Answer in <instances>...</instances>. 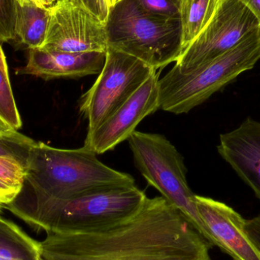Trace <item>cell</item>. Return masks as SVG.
Listing matches in <instances>:
<instances>
[{
	"label": "cell",
	"mask_w": 260,
	"mask_h": 260,
	"mask_svg": "<svg viewBox=\"0 0 260 260\" xmlns=\"http://www.w3.org/2000/svg\"><path fill=\"white\" fill-rule=\"evenodd\" d=\"M43 260H212L211 244L164 197H147L117 225L88 233L47 232Z\"/></svg>",
	"instance_id": "cell-1"
},
{
	"label": "cell",
	"mask_w": 260,
	"mask_h": 260,
	"mask_svg": "<svg viewBox=\"0 0 260 260\" xmlns=\"http://www.w3.org/2000/svg\"><path fill=\"white\" fill-rule=\"evenodd\" d=\"M25 180L34 203L65 200L115 187L136 186L133 176L102 163L86 147L65 149L38 142L30 150Z\"/></svg>",
	"instance_id": "cell-2"
},
{
	"label": "cell",
	"mask_w": 260,
	"mask_h": 260,
	"mask_svg": "<svg viewBox=\"0 0 260 260\" xmlns=\"http://www.w3.org/2000/svg\"><path fill=\"white\" fill-rule=\"evenodd\" d=\"M147 197L137 186L115 187L65 200L34 203L30 209L7 206L14 215L38 230L88 233L117 225L136 215Z\"/></svg>",
	"instance_id": "cell-3"
},
{
	"label": "cell",
	"mask_w": 260,
	"mask_h": 260,
	"mask_svg": "<svg viewBox=\"0 0 260 260\" xmlns=\"http://www.w3.org/2000/svg\"><path fill=\"white\" fill-rule=\"evenodd\" d=\"M260 59V27L213 60L182 73L173 67L158 80L160 109L186 114L212 94L252 70Z\"/></svg>",
	"instance_id": "cell-4"
},
{
	"label": "cell",
	"mask_w": 260,
	"mask_h": 260,
	"mask_svg": "<svg viewBox=\"0 0 260 260\" xmlns=\"http://www.w3.org/2000/svg\"><path fill=\"white\" fill-rule=\"evenodd\" d=\"M105 27L108 48L137 58L155 70L176 62L181 55L180 18L152 16L136 0H121L111 8Z\"/></svg>",
	"instance_id": "cell-5"
},
{
	"label": "cell",
	"mask_w": 260,
	"mask_h": 260,
	"mask_svg": "<svg viewBox=\"0 0 260 260\" xmlns=\"http://www.w3.org/2000/svg\"><path fill=\"white\" fill-rule=\"evenodd\" d=\"M128 142L135 166L147 183L177 208L212 247L216 246L199 215L196 194L186 180L184 159L176 147L158 133L135 131Z\"/></svg>",
	"instance_id": "cell-6"
},
{
	"label": "cell",
	"mask_w": 260,
	"mask_h": 260,
	"mask_svg": "<svg viewBox=\"0 0 260 260\" xmlns=\"http://www.w3.org/2000/svg\"><path fill=\"white\" fill-rule=\"evenodd\" d=\"M156 71L137 58L108 48L102 72L79 103L88 133L106 121Z\"/></svg>",
	"instance_id": "cell-7"
},
{
	"label": "cell",
	"mask_w": 260,
	"mask_h": 260,
	"mask_svg": "<svg viewBox=\"0 0 260 260\" xmlns=\"http://www.w3.org/2000/svg\"><path fill=\"white\" fill-rule=\"evenodd\" d=\"M260 27L256 15L240 0H222L207 27L188 46L174 68L186 73L213 60Z\"/></svg>",
	"instance_id": "cell-8"
},
{
	"label": "cell",
	"mask_w": 260,
	"mask_h": 260,
	"mask_svg": "<svg viewBox=\"0 0 260 260\" xmlns=\"http://www.w3.org/2000/svg\"><path fill=\"white\" fill-rule=\"evenodd\" d=\"M48 27L41 50L64 53L106 52V27L89 11L71 0L49 7Z\"/></svg>",
	"instance_id": "cell-9"
},
{
	"label": "cell",
	"mask_w": 260,
	"mask_h": 260,
	"mask_svg": "<svg viewBox=\"0 0 260 260\" xmlns=\"http://www.w3.org/2000/svg\"><path fill=\"white\" fill-rule=\"evenodd\" d=\"M158 75L154 72L106 121L87 133L83 146L97 154L114 149L129 139L145 117L160 109Z\"/></svg>",
	"instance_id": "cell-10"
},
{
	"label": "cell",
	"mask_w": 260,
	"mask_h": 260,
	"mask_svg": "<svg viewBox=\"0 0 260 260\" xmlns=\"http://www.w3.org/2000/svg\"><path fill=\"white\" fill-rule=\"evenodd\" d=\"M196 206L202 221L216 247L233 260H260V252L245 231V221L225 203L196 195Z\"/></svg>",
	"instance_id": "cell-11"
},
{
	"label": "cell",
	"mask_w": 260,
	"mask_h": 260,
	"mask_svg": "<svg viewBox=\"0 0 260 260\" xmlns=\"http://www.w3.org/2000/svg\"><path fill=\"white\" fill-rule=\"evenodd\" d=\"M106 52L64 53L41 49L29 50L24 67L15 70L17 75H30L45 80L78 79L102 72Z\"/></svg>",
	"instance_id": "cell-12"
},
{
	"label": "cell",
	"mask_w": 260,
	"mask_h": 260,
	"mask_svg": "<svg viewBox=\"0 0 260 260\" xmlns=\"http://www.w3.org/2000/svg\"><path fill=\"white\" fill-rule=\"evenodd\" d=\"M218 151L260 200V123L248 117L220 136Z\"/></svg>",
	"instance_id": "cell-13"
},
{
	"label": "cell",
	"mask_w": 260,
	"mask_h": 260,
	"mask_svg": "<svg viewBox=\"0 0 260 260\" xmlns=\"http://www.w3.org/2000/svg\"><path fill=\"white\" fill-rule=\"evenodd\" d=\"M49 7L17 3L15 35L29 50L41 48L48 27Z\"/></svg>",
	"instance_id": "cell-14"
},
{
	"label": "cell",
	"mask_w": 260,
	"mask_h": 260,
	"mask_svg": "<svg viewBox=\"0 0 260 260\" xmlns=\"http://www.w3.org/2000/svg\"><path fill=\"white\" fill-rule=\"evenodd\" d=\"M40 259V242L13 221L0 216V260Z\"/></svg>",
	"instance_id": "cell-15"
},
{
	"label": "cell",
	"mask_w": 260,
	"mask_h": 260,
	"mask_svg": "<svg viewBox=\"0 0 260 260\" xmlns=\"http://www.w3.org/2000/svg\"><path fill=\"white\" fill-rule=\"evenodd\" d=\"M222 0H181L182 53L207 27Z\"/></svg>",
	"instance_id": "cell-16"
},
{
	"label": "cell",
	"mask_w": 260,
	"mask_h": 260,
	"mask_svg": "<svg viewBox=\"0 0 260 260\" xmlns=\"http://www.w3.org/2000/svg\"><path fill=\"white\" fill-rule=\"evenodd\" d=\"M36 142L17 130L0 133V156L15 159L25 168L30 150Z\"/></svg>",
	"instance_id": "cell-17"
},
{
	"label": "cell",
	"mask_w": 260,
	"mask_h": 260,
	"mask_svg": "<svg viewBox=\"0 0 260 260\" xmlns=\"http://www.w3.org/2000/svg\"><path fill=\"white\" fill-rule=\"evenodd\" d=\"M0 118L12 129H19L22 126L21 117L15 103L9 76L0 70Z\"/></svg>",
	"instance_id": "cell-18"
},
{
	"label": "cell",
	"mask_w": 260,
	"mask_h": 260,
	"mask_svg": "<svg viewBox=\"0 0 260 260\" xmlns=\"http://www.w3.org/2000/svg\"><path fill=\"white\" fill-rule=\"evenodd\" d=\"M146 13L162 19H180L181 0H136Z\"/></svg>",
	"instance_id": "cell-19"
},
{
	"label": "cell",
	"mask_w": 260,
	"mask_h": 260,
	"mask_svg": "<svg viewBox=\"0 0 260 260\" xmlns=\"http://www.w3.org/2000/svg\"><path fill=\"white\" fill-rule=\"evenodd\" d=\"M16 0H0V43L16 39Z\"/></svg>",
	"instance_id": "cell-20"
},
{
	"label": "cell",
	"mask_w": 260,
	"mask_h": 260,
	"mask_svg": "<svg viewBox=\"0 0 260 260\" xmlns=\"http://www.w3.org/2000/svg\"><path fill=\"white\" fill-rule=\"evenodd\" d=\"M25 176V168L18 160L0 156V179L11 186L22 189Z\"/></svg>",
	"instance_id": "cell-21"
},
{
	"label": "cell",
	"mask_w": 260,
	"mask_h": 260,
	"mask_svg": "<svg viewBox=\"0 0 260 260\" xmlns=\"http://www.w3.org/2000/svg\"><path fill=\"white\" fill-rule=\"evenodd\" d=\"M79 6H82L105 23L109 14V9L105 0H71Z\"/></svg>",
	"instance_id": "cell-22"
},
{
	"label": "cell",
	"mask_w": 260,
	"mask_h": 260,
	"mask_svg": "<svg viewBox=\"0 0 260 260\" xmlns=\"http://www.w3.org/2000/svg\"><path fill=\"white\" fill-rule=\"evenodd\" d=\"M21 192V189L19 188L11 186L0 179V211L13 203Z\"/></svg>",
	"instance_id": "cell-23"
},
{
	"label": "cell",
	"mask_w": 260,
	"mask_h": 260,
	"mask_svg": "<svg viewBox=\"0 0 260 260\" xmlns=\"http://www.w3.org/2000/svg\"><path fill=\"white\" fill-rule=\"evenodd\" d=\"M246 232L260 252V215L245 221Z\"/></svg>",
	"instance_id": "cell-24"
},
{
	"label": "cell",
	"mask_w": 260,
	"mask_h": 260,
	"mask_svg": "<svg viewBox=\"0 0 260 260\" xmlns=\"http://www.w3.org/2000/svg\"><path fill=\"white\" fill-rule=\"evenodd\" d=\"M58 0H16L18 4H34L39 7H50Z\"/></svg>",
	"instance_id": "cell-25"
},
{
	"label": "cell",
	"mask_w": 260,
	"mask_h": 260,
	"mask_svg": "<svg viewBox=\"0 0 260 260\" xmlns=\"http://www.w3.org/2000/svg\"><path fill=\"white\" fill-rule=\"evenodd\" d=\"M258 18L260 22V0H240Z\"/></svg>",
	"instance_id": "cell-26"
},
{
	"label": "cell",
	"mask_w": 260,
	"mask_h": 260,
	"mask_svg": "<svg viewBox=\"0 0 260 260\" xmlns=\"http://www.w3.org/2000/svg\"><path fill=\"white\" fill-rule=\"evenodd\" d=\"M0 70L6 76H9L8 71L7 62H6V55L2 48L1 43H0Z\"/></svg>",
	"instance_id": "cell-27"
},
{
	"label": "cell",
	"mask_w": 260,
	"mask_h": 260,
	"mask_svg": "<svg viewBox=\"0 0 260 260\" xmlns=\"http://www.w3.org/2000/svg\"><path fill=\"white\" fill-rule=\"evenodd\" d=\"M12 130L15 129H12L4 120L0 118V133H7V132L12 131Z\"/></svg>",
	"instance_id": "cell-28"
},
{
	"label": "cell",
	"mask_w": 260,
	"mask_h": 260,
	"mask_svg": "<svg viewBox=\"0 0 260 260\" xmlns=\"http://www.w3.org/2000/svg\"><path fill=\"white\" fill-rule=\"evenodd\" d=\"M106 1L107 6H108V9H111V8L114 7L117 3L121 1V0H105Z\"/></svg>",
	"instance_id": "cell-29"
},
{
	"label": "cell",
	"mask_w": 260,
	"mask_h": 260,
	"mask_svg": "<svg viewBox=\"0 0 260 260\" xmlns=\"http://www.w3.org/2000/svg\"><path fill=\"white\" fill-rule=\"evenodd\" d=\"M40 260H43V259H42V258H41V259H40Z\"/></svg>",
	"instance_id": "cell-30"
}]
</instances>
